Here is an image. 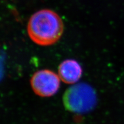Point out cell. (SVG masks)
<instances>
[{"label":"cell","instance_id":"cell-1","mask_svg":"<svg viewBox=\"0 0 124 124\" xmlns=\"http://www.w3.org/2000/svg\"><path fill=\"white\" fill-rule=\"evenodd\" d=\"M63 30L64 25L61 18L50 9H42L34 14L28 25L30 38L41 46L55 44L61 37Z\"/></svg>","mask_w":124,"mask_h":124},{"label":"cell","instance_id":"cell-2","mask_svg":"<svg viewBox=\"0 0 124 124\" xmlns=\"http://www.w3.org/2000/svg\"><path fill=\"white\" fill-rule=\"evenodd\" d=\"M63 99L64 106L67 110L78 113L90 111L96 103L95 91L86 83L77 84L68 88Z\"/></svg>","mask_w":124,"mask_h":124},{"label":"cell","instance_id":"cell-3","mask_svg":"<svg viewBox=\"0 0 124 124\" xmlns=\"http://www.w3.org/2000/svg\"><path fill=\"white\" fill-rule=\"evenodd\" d=\"M60 78L49 70H41L36 72L31 79V85L34 92L42 97L55 94L60 86Z\"/></svg>","mask_w":124,"mask_h":124},{"label":"cell","instance_id":"cell-4","mask_svg":"<svg viewBox=\"0 0 124 124\" xmlns=\"http://www.w3.org/2000/svg\"><path fill=\"white\" fill-rule=\"evenodd\" d=\"M60 79L66 84H73L79 80L82 74V69L77 61L66 60L59 65L58 69Z\"/></svg>","mask_w":124,"mask_h":124}]
</instances>
